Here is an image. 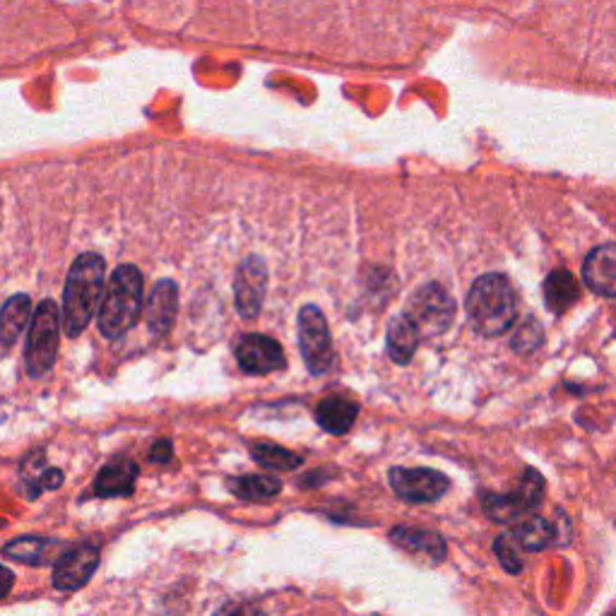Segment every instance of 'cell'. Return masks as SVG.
I'll list each match as a JSON object with an SVG mask.
<instances>
[{
    "label": "cell",
    "instance_id": "f546056e",
    "mask_svg": "<svg viewBox=\"0 0 616 616\" xmlns=\"http://www.w3.org/2000/svg\"><path fill=\"white\" fill-rule=\"evenodd\" d=\"M607 616H616V612H612V614H607Z\"/></svg>",
    "mask_w": 616,
    "mask_h": 616
},
{
    "label": "cell",
    "instance_id": "5bb4252c",
    "mask_svg": "<svg viewBox=\"0 0 616 616\" xmlns=\"http://www.w3.org/2000/svg\"><path fill=\"white\" fill-rule=\"evenodd\" d=\"M398 547H402L410 554H419L424 559L438 564L446 556V542L441 535H436L431 530H419V528H395L390 532Z\"/></svg>",
    "mask_w": 616,
    "mask_h": 616
},
{
    "label": "cell",
    "instance_id": "4316f807",
    "mask_svg": "<svg viewBox=\"0 0 616 616\" xmlns=\"http://www.w3.org/2000/svg\"><path fill=\"white\" fill-rule=\"evenodd\" d=\"M215 616H265V614L258 607V604L236 602V604H227V607H222Z\"/></svg>",
    "mask_w": 616,
    "mask_h": 616
},
{
    "label": "cell",
    "instance_id": "7c38bea8",
    "mask_svg": "<svg viewBox=\"0 0 616 616\" xmlns=\"http://www.w3.org/2000/svg\"><path fill=\"white\" fill-rule=\"evenodd\" d=\"M583 280L592 292L616 299V246H600L585 258Z\"/></svg>",
    "mask_w": 616,
    "mask_h": 616
},
{
    "label": "cell",
    "instance_id": "d4e9b609",
    "mask_svg": "<svg viewBox=\"0 0 616 616\" xmlns=\"http://www.w3.org/2000/svg\"><path fill=\"white\" fill-rule=\"evenodd\" d=\"M46 470H49V467H44V453H42V450H37V453H32V455L25 458V465H22V479L27 482L29 499H37V496L42 494L39 482H42Z\"/></svg>",
    "mask_w": 616,
    "mask_h": 616
},
{
    "label": "cell",
    "instance_id": "5b68a950",
    "mask_svg": "<svg viewBox=\"0 0 616 616\" xmlns=\"http://www.w3.org/2000/svg\"><path fill=\"white\" fill-rule=\"evenodd\" d=\"M455 301L441 284H426L410 299L407 318L419 330L422 337L441 335L450 328L455 318Z\"/></svg>",
    "mask_w": 616,
    "mask_h": 616
},
{
    "label": "cell",
    "instance_id": "30bf717a",
    "mask_svg": "<svg viewBox=\"0 0 616 616\" xmlns=\"http://www.w3.org/2000/svg\"><path fill=\"white\" fill-rule=\"evenodd\" d=\"M99 566V549L92 544H80L68 549L54 566V585L58 590H78L87 583Z\"/></svg>",
    "mask_w": 616,
    "mask_h": 616
},
{
    "label": "cell",
    "instance_id": "7a4b0ae2",
    "mask_svg": "<svg viewBox=\"0 0 616 616\" xmlns=\"http://www.w3.org/2000/svg\"><path fill=\"white\" fill-rule=\"evenodd\" d=\"M467 316L482 335L496 337L513 328L518 318V296L504 275H482L467 294Z\"/></svg>",
    "mask_w": 616,
    "mask_h": 616
},
{
    "label": "cell",
    "instance_id": "ffe728a7",
    "mask_svg": "<svg viewBox=\"0 0 616 616\" xmlns=\"http://www.w3.org/2000/svg\"><path fill=\"white\" fill-rule=\"evenodd\" d=\"M544 299L554 313H564L566 308H571L578 299V282L566 270H554L544 282Z\"/></svg>",
    "mask_w": 616,
    "mask_h": 616
},
{
    "label": "cell",
    "instance_id": "9a60e30c",
    "mask_svg": "<svg viewBox=\"0 0 616 616\" xmlns=\"http://www.w3.org/2000/svg\"><path fill=\"white\" fill-rule=\"evenodd\" d=\"M135 479L138 465L133 460H114L102 467L97 482H94V491H97V496H106V499H111V496H128L135 489Z\"/></svg>",
    "mask_w": 616,
    "mask_h": 616
},
{
    "label": "cell",
    "instance_id": "ac0fdd59",
    "mask_svg": "<svg viewBox=\"0 0 616 616\" xmlns=\"http://www.w3.org/2000/svg\"><path fill=\"white\" fill-rule=\"evenodd\" d=\"M58 547L61 544L51 542V540H42V537H20L15 542H10L8 547L3 549L5 556L15 559L20 564H32V566H44L56 559ZM58 561V559H56Z\"/></svg>",
    "mask_w": 616,
    "mask_h": 616
},
{
    "label": "cell",
    "instance_id": "8992f818",
    "mask_svg": "<svg viewBox=\"0 0 616 616\" xmlns=\"http://www.w3.org/2000/svg\"><path fill=\"white\" fill-rule=\"evenodd\" d=\"M299 345L304 362L311 374H325L335 362L333 340L323 311L313 304L304 306L299 311Z\"/></svg>",
    "mask_w": 616,
    "mask_h": 616
},
{
    "label": "cell",
    "instance_id": "4fadbf2b",
    "mask_svg": "<svg viewBox=\"0 0 616 616\" xmlns=\"http://www.w3.org/2000/svg\"><path fill=\"white\" fill-rule=\"evenodd\" d=\"M176 306H179V289L171 280H159L147 296V328L152 335H167L174 325Z\"/></svg>",
    "mask_w": 616,
    "mask_h": 616
},
{
    "label": "cell",
    "instance_id": "cb8c5ba5",
    "mask_svg": "<svg viewBox=\"0 0 616 616\" xmlns=\"http://www.w3.org/2000/svg\"><path fill=\"white\" fill-rule=\"evenodd\" d=\"M494 549H496V556H499V561L508 573H520V568H523V559H520V547H518V542L513 540V535L496 537Z\"/></svg>",
    "mask_w": 616,
    "mask_h": 616
},
{
    "label": "cell",
    "instance_id": "d6986e66",
    "mask_svg": "<svg viewBox=\"0 0 616 616\" xmlns=\"http://www.w3.org/2000/svg\"><path fill=\"white\" fill-rule=\"evenodd\" d=\"M419 340H422L419 330L412 325L407 316L395 318V321L390 323V328H388L390 357H393V362H398V364H407L414 357V352H417Z\"/></svg>",
    "mask_w": 616,
    "mask_h": 616
},
{
    "label": "cell",
    "instance_id": "2e32d148",
    "mask_svg": "<svg viewBox=\"0 0 616 616\" xmlns=\"http://www.w3.org/2000/svg\"><path fill=\"white\" fill-rule=\"evenodd\" d=\"M32 301L27 294H15L13 299H8L3 311H0V354L8 352L15 345L22 330L29 323Z\"/></svg>",
    "mask_w": 616,
    "mask_h": 616
},
{
    "label": "cell",
    "instance_id": "ba28073f",
    "mask_svg": "<svg viewBox=\"0 0 616 616\" xmlns=\"http://www.w3.org/2000/svg\"><path fill=\"white\" fill-rule=\"evenodd\" d=\"M390 487L410 504H431L448 491V479L436 470L426 467H393L390 470Z\"/></svg>",
    "mask_w": 616,
    "mask_h": 616
},
{
    "label": "cell",
    "instance_id": "9c48e42d",
    "mask_svg": "<svg viewBox=\"0 0 616 616\" xmlns=\"http://www.w3.org/2000/svg\"><path fill=\"white\" fill-rule=\"evenodd\" d=\"M265 287H268V268L265 260L251 256L246 258L239 272L234 280V292H236V311L241 318H256L260 313V306L265 299Z\"/></svg>",
    "mask_w": 616,
    "mask_h": 616
},
{
    "label": "cell",
    "instance_id": "3957f363",
    "mask_svg": "<svg viewBox=\"0 0 616 616\" xmlns=\"http://www.w3.org/2000/svg\"><path fill=\"white\" fill-rule=\"evenodd\" d=\"M142 311V275L135 265H121L106 284L99 306V330L104 337L118 340L138 323Z\"/></svg>",
    "mask_w": 616,
    "mask_h": 616
},
{
    "label": "cell",
    "instance_id": "44dd1931",
    "mask_svg": "<svg viewBox=\"0 0 616 616\" xmlns=\"http://www.w3.org/2000/svg\"><path fill=\"white\" fill-rule=\"evenodd\" d=\"M513 540L518 542V547H523L528 552L547 549L554 540V528L544 518L530 516L516 525Z\"/></svg>",
    "mask_w": 616,
    "mask_h": 616
},
{
    "label": "cell",
    "instance_id": "f1b7e54d",
    "mask_svg": "<svg viewBox=\"0 0 616 616\" xmlns=\"http://www.w3.org/2000/svg\"><path fill=\"white\" fill-rule=\"evenodd\" d=\"M13 583H15V576L10 568L5 566H0V600H3L10 590H13Z\"/></svg>",
    "mask_w": 616,
    "mask_h": 616
},
{
    "label": "cell",
    "instance_id": "83f0119b",
    "mask_svg": "<svg viewBox=\"0 0 616 616\" xmlns=\"http://www.w3.org/2000/svg\"><path fill=\"white\" fill-rule=\"evenodd\" d=\"M171 455H174V446H171V441H167V438H162V441H157L152 446V450H150V460L152 462H169L171 460Z\"/></svg>",
    "mask_w": 616,
    "mask_h": 616
},
{
    "label": "cell",
    "instance_id": "e0dca14e",
    "mask_svg": "<svg viewBox=\"0 0 616 616\" xmlns=\"http://www.w3.org/2000/svg\"><path fill=\"white\" fill-rule=\"evenodd\" d=\"M359 414V405L345 398H325L316 410V422L328 434H347Z\"/></svg>",
    "mask_w": 616,
    "mask_h": 616
},
{
    "label": "cell",
    "instance_id": "277c9868",
    "mask_svg": "<svg viewBox=\"0 0 616 616\" xmlns=\"http://www.w3.org/2000/svg\"><path fill=\"white\" fill-rule=\"evenodd\" d=\"M61 311L51 299H44L32 316L27 337V374L42 378L51 371L58 354V337H61Z\"/></svg>",
    "mask_w": 616,
    "mask_h": 616
},
{
    "label": "cell",
    "instance_id": "7402d4cb",
    "mask_svg": "<svg viewBox=\"0 0 616 616\" xmlns=\"http://www.w3.org/2000/svg\"><path fill=\"white\" fill-rule=\"evenodd\" d=\"M229 489L244 501H268L272 499V496H277L282 491V484L272 477L246 475L239 479H232Z\"/></svg>",
    "mask_w": 616,
    "mask_h": 616
},
{
    "label": "cell",
    "instance_id": "484cf974",
    "mask_svg": "<svg viewBox=\"0 0 616 616\" xmlns=\"http://www.w3.org/2000/svg\"><path fill=\"white\" fill-rule=\"evenodd\" d=\"M542 342V330L535 321H528L523 328H520V333L513 340V347L518 352H532L535 347H540Z\"/></svg>",
    "mask_w": 616,
    "mask_h": 616
},
{
    "label": "cell",
    "instance_id": "8fae6325",
    "mask_svg": "<svg viewBox=\"0 0 616 616\" xmlns=\"http://www.w3.org/2000/svg\"><path fill=\"white\" fill-rule=\"evenodd\" d=\"M236 362L246 374H272L284 369V352L268 335H246L236 347Z\"/></svg>",
    "mask_w": 616,
    "mask_h": 616
},
{
    "label": "cell",
    "instance_id": "603a6c76",
    "mask_svg": "<svg viewBox=\"0 0 616 616\" xmlns=\"http://www.w3.org/2000/svg\"><path fill=\"white\" fill-rule=\"evenodd\" d=\"M251 453L256 458V462L260 465L268 467V470H294L301 465V458L292 453V450H284L280 446H272V443H256L251 448Z\"/></svg>",
    "mask_w": 616,
    "mask_h": 616
},
{
    "label": "cell",
    "instance_id": "52a82bcc",
    "mask_svg": "<svg viewBox=\"0 0 616 616\" xmlns=\"http://www.w3.org/2000/svg\"><path fill=\"white\" fill-rule=\"evenodd\" d=\"M544 499V479L540 472L525 470V475L520 477L518 487L508 496H484V511L496 523H513L520 516H525L532 508L540 506Z\"/></svg>",
    "mask_w": 616,
    "mask_h": 616
},
{
    "label": "cell",
    "instance_id": "6da1fadb",
    "mask_svg": "<svg viewBox=\"0 0 616 616\" xmlns=\"http://www.w3.org/2000/svg\"><path fill=\"white\" fill-rule=\"evenodd\" d=\"M106 263L97 253H82L68 272L63 294V333L68 337L82 335L92 316L104 299Z\"/></svg>",
    "mask_w": 616,
    "mask_h": 616
}]
</instances>
